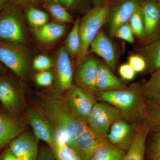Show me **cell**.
I'll return each mask as SVG.
<instances>
[{
	"instance_id": "obj_1",
	"label": "cell",
	"mask_w": 160,
	"mask_h": 160,
	"mask_svg": "<svg viewBox=\"0 0 160 160\" xmlns=\"http://www.w3.org/2000/svg\"><path fill=\"white\" fill-rule=\"evenodd\" d=\"M43 115L53 125L66 144L76 152L87 150L97 141L98 136L87 123L68 109L59 92H48L40 97Z\"/></svg>"
},
{
	"instance_id": "obj_2",
	"label": "cell",
	"mask_w": 160,
	"mask_h": 160,
	"mask_svg": "<svg viewBox=\"0 0 160 160\" xmlns=\"http://www.w3.org/2000/svg\"><path fill=\"white\" fill-rule=\"evenodd\" d=\"M98 101L109 103L117 110L122 119L139 126L145 122L147 99L140 82L129 85L123 90L102 92L96 95Z\"/></svg>"
},
{
	"instance_id": "obj_3",
	"label": "cell",
	"mask_w": 160,
	"mask_h": 160,
	"mask_svg": "<svg viewBox=\"0 0 160 160\" xmlns=\"http://www.w3.org/2000/svg\"><path fill=\"white\" fill-rule=\"evenodd\" d=\"M22 7L9 1L0 12V41L23 45L29 42Z\"/></svg>"
},
{
	"instance_id": "obj_4",
	"label": "cell",
	"mask_w": 160,
	"mask_h": 160,
	"mask_svg": "<svg viewBox=\"0 0 160 160\" xmlns=\"http://www.w3.org/2000/svg\"><path fill=\"white\" fill-rule=\"evenodd\" d=\"M112 4V3L104 6L92 7L80 18V46L76 66L88 55L92 42L104 26Z\"/></svg>"
},
{
	"instance_id": "obj_5",
	"label": "cell",
	"mask_w": 160,
	"mask_h": 160,
	"mask_svg": "<svg viewBox=\"0 0 160 160\" xmlns=\"http://www.w3.org/2000/svg\"><path fill=\"white\" fill-rule=\"evenodd\" d=\"M0 62L18 78L24 80L29 76L33 61L23 44L0 41Z\"/></svg>"
},
{
	"instance_id": "obj_6",
	"label": "cell",
	"mask_w": 160,
	"mask_h": 160,
	"mask_svg": "<svg viewBox=\"0 0 160 160\" xmlns=\"http://www.w3.org/2000/svg\"><path fill=\"white\" fill-rule=\"evenodd\" d=\"M0 104L15 116L21 117L26 109L24 90L21 80L15 75L0 74Z\"/></svg>"
},
{
	"instance_id": "obj_7",
	"label": "cell",
	"mask_w": 160,
	"mask_h": 160,
	"mask_svg": "<svg viewBox=\"0 0 160 160\" xmlns=\"http://www.w3.org/2000/svg\"><path fill=\"white\" fill-rule=\"evenodd\" d=\"M120 118L114 107L106 102L98 101L89 115L87 125L97 136L107 142V135L112 125Z\"/></svg>"
},
{
	"instance_id": "obj_8",
	"label": "cell",
	"mask_w": 160,
	"mask_h": 160,
	"mask_svg": "<svg viewBox=\"0 0 160 160\" xmlns=\"http://www.w3.org/2000/svg\"><path fill=\"white\" fill-rule=\"evenodd\" d=\"M63 96L64 102L76 117L87 124V121L95 104L96 96L77 85H72Z\"/></svg>"
},
{
	"instance_id": "obj_9",
	"label": "cell",
	"mask_w": 160,
	"mask_h": 160,
	"mask_svg": "<svg viewBox=\"0 0 160 160\" xmlns=\"http://www.w3.org/2000/svg\"><path fill=\"white\" fill-rule=\"evenodd\" d=\"M141 0H116L109 8L103 27L113 38L118 28L129 22L133 13L141 8Z\"/></svg>"
},
{
	"instance_id": "obj_10",
	"label": "cell",
	"mask_w": 160,
	"mask_h": 160,
	"mask_svg": "<svg viewBox=\"0 0 160 160\" xmlns=\"http://www.w3.org/2000/svg\"><path fill=\"white\" fill-rule=\"evenodd\" d=\"M100 63L96 58L88 54L76 66L73 75L76 85L95 95L99 93L96 82Z\"/></svg>"
},
{
	"instance_id": "obj_11",
	"label": "cell",
	"mask_w": 160,
	"mask_h": 160,
	"mask_svg": "<svg viewBox=\"0 0 160 160\" xmlns=\"http://www.w3.org/2000/svg\"><path fill=\"white\" fill-rule=\"evenodd\" d=\"M32 127L35 137L51 146L58 132L52 124L41 112L31 107L26 108L23 118Z\"/></svg>"
},
{
	"instance_id": "obj_12",
	"label": "cell",
	"mask_w": 160,
	"mask_h": 160,
	"mask_svg": "<svg viewBox=\"0 0 160 160\" xmlns=\"http://www.w3.org/2000/svg\"><path fill=\"white\" fill-rule=\"evenodd\" d=\"M146 45L160 38V4L156 0H141Z\"/></svg>"
},
{
	"instance_id": "obj_13",
	"label": "cell",
	"mask_w": 160,
	"mask_h": 160,
	"mask_svg": "<svg viewBox=\"0 0 160 160\" xmlns=\"http://www.w3.org/2000/svg\"><path fill=\"white\" fill-rule=\"evenodd\" d=\"M139 126L130 124L122 118L117 120L109 129L107 142L127 152L133 143Z\"/></svg>"
},
{
	"instance_id": "obj_14",
	"label": "cell",
	"mask_w": 160,
	"mask_h": 160,
	"mask_svg": "<svg viewBox=\"0 0 160 160\" xmlns=\"http://www.w3.org/2000/svg\"><path fill=\"white\" fill-rule=\"evenodd\" d=\"M26 125L23 118L10 114L2 107L0 110V152L25 131Z\"/></svg>"
},
{
	"instance_id": "obj_15",
	"label": "cell",
	"mask_w": 160,
	"mask_h": 160,
	"mask_svg": "<svg viewBox=\"0 0 160 160\" xmlns=\"http://www.w3.org/2000/svg\"><path fill=\"white\" fill-rule=\"evenodd\" d=\"M38 140L31 132L24 131L7 146L18 160H36L38 154Z\"/></svg>"
},
{
	"instance_id": "obj_16",
	"label": "cell",
	"mask_w": 160,
	"mask_h": 160,
	"mask_svg": "<svg viewBox=\"0 0 160 160\" xmlns=\"http://www.w3.org/2000/svg\"><path fill=\"white\" fill-rule=\"evenodd\" d=\"M54 66L58 88L61 91H67L72 86L74 74L70 57L65 46L58 50Z\"/></svg>"
},
{
	"instance_id": "obj_17",
	"label": "cell",
	"mask_w": 160,
	"mask_h": 160,
	"mask_svg": "<svg viewBox=\"0 0 160 160\" xmlns=\"http://www.w3.org/2000/svg\"><path fill=\"white\" fill-rule=\"evenodd\" d=\"M91 52L102 58L112 71L116 67L117 54L113 43L102 29L98 32L90 46Z\"/></svg>"
},
{
	"instance_id": "obj_18",
	"label": "cell",
	"mask_w": 160,
	"mask_h": 160,
	"mask_svg": "<svg viewBox=\"0 0 160 160\" xmlns=\"http://www.w3.org/2000/svg\"><path fill=\"white\" fill-rule=\"evenodd\" d=\"M99 93L102 92L123 90L129 88V85L122 79H120L112 73L106 63L100 62L96 82Z\"/></svg>"
},
{
	"instance_id": "obj_19",
	"label": "cell",
	"mask_w": 160,
	"mask_h": 160,
	"mask_svg": "<svg viewBox=\"0 0 160 160\" xmlns=\"http://www.w3.org/2000/svg\"><path fill=\"white\" fill-rule=\"evenodd\" d=\"M149 134V128L146 123L138 127L134 141L124 160H145L146 141Z\"/></svg>"
},
{
	"instance_id": "obj_20",
	"label": "cell",
	"mask_w": 160,
	"mask_h": 160,
	"mask_svg": "<svg viewBox=\"0 0 160 160\" xmlns=\"http://www.w3.org/2000/svg\"><path fill=\"white\" fill-rule=\"evenodd\" d=\"M136 54L139 55L146 61L145 73L151 74L160 68V38L139 48Z\"/></svg>"
},
{
	"instance_id": "obj_21",
	"label": "cell",
	"mask_w": 160,
	"mask_h": 160,
	"mask_svg": "<svg viewBox=\"0 0 160 160\" xmlns=\"http://www.w3.org/2000/svg\"><path fill=\"white\" fill-rule=\"evenodd\" d=\"M67 27L64 24L49 22L35 29L34 35L39 42L42 43L52 42L62 37L66 33Z\"/></svg>"
},
{
	"instance_id": "obj_22",
	"label": "cell",
	"mask_w": 160,
	"mask_h": 160,
	"mask_svg": "<svg viewBox=\"0 0 160 160\" xmlns=\"http://www.w3.org/2000/svg\"><path fill=\"white\" fill-rule=\"evenodd\" d=\"M126 152L106 142L95 150L89 160H124Z\"/></svg>"
},
{
	"instance_id": "obj_23",
	"label": "cell",
	"mask_w": 160,
	"mask_h": 160,
	"mask_svg": "<svg viewBox=\"0 0 160 160\" xmlns=\"http://www.w3.org/2000/svg\"><path fill=\"white\" fill-rule=\"evenodd\" d=\"M145 123L149 134L160 130V97L147 99V112Z\"/></svg>"
},
{
	"instance_id": "obj_24",
	"label": "cell",
	"mask_w": 160,
	"mask_h": 160,
	"mask_svg": "<svg viewBox=\"0 0 160 160\" xmlns=\"http://www.w3.org/2000/svg\"><path fill=\"white\" fill-rule=\"evenodd\" d=\"M42 2L43 8L49 12L52 18L57 23L61 24L74 23L72 16L59 3L51 1Z\"/></svg>"
},
{
	"instance_id": "obj_25",
	"label": "cell",
	"mask_w": 160,
	"mask_h": 160,
	"mask_svg": "<svg viewBox=\"0 0 160 160\" xmlns=\"http://www.w3.org/2000/svg\"><path fill=\"white\" fill-rule=\"evenodd\" d=\"M50 147L57 160H83L58 133Z\"/></svg>"
},
{
	"instance_id": "obj_26",
	"label": "cell",
	"mask_w": 160,
	"mask_h": 160,
	"mask_svg": "<svg viewBox=\"0 0 160 160\" xmlns=\"http://www.w3.org/2000/svg\"><path fill=\"white\" fill-rule=\"evenodd\" d=\"M79 18L75 21L74 25L71 31L68 34L65 42V46L66 51L72 58H77L80 46V39L79 26Z\"/></svg>"
},
{
	"instance_id": "obj_27",
	"label": "cell",
	"mask_w": 160,
	"mask_h": 160,
	"mask_svg": "<svg viewBox=\"0 0 160 160\" xmlns=\"http://www.w3.org/2000/svg\"><path fill=\"white\" fill-rule=\"evenodd\" d=\"M141 84L147 99L158 97L160 94V68L151 73L149 79Z\"/></svg>"
},
{
	"instance_id": "obj_28",
	"label": "cell",
	"mask_w": 160,
	"mask_h": 160,
	"mask_svg": "<svg viewBox=\"0 0 160 160\" xmlns=\"http://www.w3.org/2000/svg\"><path fill=\"white\" fill-rule=\"evenodd\" d=\"M41 2L51 1L60 4L69 13H85L91 9V0H40Z\"/></svg>"
},
{
	"instance_id": "obj_29",
	"label": "cell",
	"mask_w": 160,
	"mask_h": 160,
	"mask_svg": "<svg viewBox=\"0 0 160 160\" xmlns=\"http://www.w3.org/2000/svg\"><path fill=\"white\" fill-rule=\"evenodd\" d=\"M25 15L28 22L34 29L46 25L49 20L47 12L37 9L35 6L26 7Z\"/></svg>"
},
{
	"instance_id": "obj_30",
	"label": "cell",
	"mask_w": 160,
	"mask_h": 160,
	"mask_svg": "<svg viewBox=\"0 0 160 160\" xmlns=\"http://www.w3.org/2000/svg\"><path fill=\"white\" fill-rule=\"evenodd\" d=\"M146 141L145 160H160V130L150 133Z\"/></svg>"
},
{
	"instance_id": "obj_31",
	"label": "cell",
	"mask_w": 160,
	"mask_h": 160,
	"mask_svg": "<svg viewBox=\"0 0 160 160\" xmlns=\"http://www.w3.org/2000/svg\"><path fill=\"white\" fill-rule=\"evenodd\" d=\"M129 22L134 35L144 44L145 40V24L141 7L133 13Z\"/></svg>"
},
{
	"instance_id": "obj_32",
	"label": "cell",
	"mask_w": 160,
	"mask_h": 160,
	"mask_svg": "<svg viewBox=\"0 0 160 160\" xmlns=\"http://www.w3.org/2000/svg\"><path fill=\"white\" fill-rule=\"evenodd\" d=\"M134 35L129 22H127L118 28L115 32L113 38H118L132 44L134 42Z\"/></svg>"
},
{
	"instance_id": "obj_33",
	"label": "cell",
	"mask_w": 160,
	"mask_h": 160,
	"mask_svg": "<svg viewBox=\"0 0 160 160\" xmlns=\"http://www.w3.org/2000/svg\"><path fill=\"white\" fill-rule=\"evenodd\" d=\"M54 66V63L49 57L39 55L36 57L32 62V67L35 70L39 72L49 70Z\"/></svg>"
},
{
	"instance_id": "obj_34",
	"label": "cell",
	"mask_w": 160,
	"mask_h": 160,
	"mask_svg": "<svg viewBox=\"0 0 160 160\" xmlns=\"http://www.w3.org/2000/svg\"><path fill=\"white\" fill-rule=\"evenodd\" d=\"M55 78V72L47 70L40 72L36 75L35 81L38 86L46 87H49L53 84Z\"/></svg>"
},
{
	"instance_id": "obj_35",
	"label": "cell",
	"mask_w": 160,
	"mask_h": 160,
	"mask_svg": "<svg viewBox=\"0 0 160 160\" xmlns=\"http://www.w3.org/2000/svg\"><path fill=\"white\" fill-rule=\"evenodd\" d=\"M128 64L136 72H145L146 68V61L142 56L137 54L132 55L128 59Z\"/></svg>"
},
{
	"instance_id": "obj_36",
	"label": "cell",
	"mask_w": 160,
	"mask_h": 160,
	"mask_svg": "<svg viewBox=\"0 0 160 160\" xmlns=\"http://www.w3.org/2000/svg\"><path fill=\"white\" fill-rule=\"evenodd\" d=\"M36 160H57L51 147L47 146H41L39 150Z\"/></svg>"
},
{
	"instance_id": "obj_37",
	"label": "cell",
	"mask_w": 160,
	"mask_h": 160,
	"mask_svg": "<svg viewBox=\"0 0 160 160\" xmlns=\"http://www.w3.org/2000/svg\"><path fill=\"white\" fill-rule=\"evenodd\" d=\"M119 72L122 79L126 81H131L133 79L136 73L128 63L120 66Z\"/></svg>"
},
{
	"instance_id": "obj_38",
	"label": "cell",
	"mask_w": 160,
	"mask_h": 160,
	"mask_svg": "<svg viewBox=\"0 0 160 160\" xmlns=\"http://www.w3.org/2000/svg\"><path fill=\"white\" fill-rule=\"evenodd\" d=\"M9 1L21 7H27L38 6L40 0H9Z\"/></svg>"
},
{
	"instance_id": "obj_39",
	"label": "cell",
	"mask_w": 160,
	"mask_h": 160,
	"mask_svg": "<svg viewBox=\"0 0 160 160\" xmlns=\"http://www.w3.org/2000/svg\"><path fill=\"white\" fill-rule=\"evenodd\" d=\"M0 160H18L6 147L0 154Z\"/></svg>"
},
{
	"instance_id": "obj_40",
	"label": "cell",
	"mask_w": 160,
	"mask_h": 160,
	"mask_svg": "<svg viewBox=\"0 0 160 160\" xmlns=\"http://www.w3.org/2000/svg\"><path fill=\"white\" fill-rule=\"evenodd\" d=\"M116 0H91L92 7L106 6L114 2Z\"/></svg>"
},
{
	"instance_id": "obj_41",
	"label": "cell",
	"mask_w": 160,
	"mask_h": 160,
	"mask_svg": "<svg viewBox=\"0 0 160 160\" xmlns=\"http://www.w3.org/2000/svg\"><path fill=\"white\" fill-rule=\"evenodd\" d=\"M7 72V68L0 62V74L6 73Z\"/></svg>"
},
{
	"instance_id": "obj_42",
	"label": "cell",
	"mask_w": 160,
	"mask_h": 160,
	"mask_svg": "<svg viewBox=\"0 0 160 160\" xmlns=\"http://www.w3.org/2000/svg\"><path fill=\"white\" fill-rule=\"evenodd\" d=\"M9 1V0H0V12Z\"/></svg>"
},
{
	"instance_id": "obj_43",
	"label": "cell",
	"mask_w": 160,
	"mask_h": 160,
	"mask_svg": "<svg viewBox=\"0 0 160 160\" xmlns=\"http://www.w3.org/2000/svg\"><path fill=\"white\" fill-rule=\"evenodd\" d=\"M160 4V0H156Z\"/></svg>"
},
{
	"instance_id": "obj_44",
	"label": "cell",
	"mask_w": 160,
	"mask_h": 160,
	"mask_svg": "<svg viewBox=\"0 0 160 160\" xmlns=\"http://www.w3.org/2000/svg\"><path fill=\"white\" fill-rule=\"evenodd\" d=\"M2 106H1V104H0V110H1V109H2Z\"/></svg>"
},
{
	"instance_id": "obj_45",
	"label": "cell",
	"mask_w": 160,
	"mask_h": 160,
	"mask_svg": "<svg viewBox=\"0 0 160 160\" xmlns=\"http://www.w3.org/2000/svg\"><path fill=\"white\" fill-rule=\"evenodd\" d=\"M158 97H160V94H159V96Z\"/></svg>"
},
{
	"instance_id": "obj_46",
	"label": "cell",
	"mask_w": 160,
	"mask_h": 160,
	"mask_svg": "<svg viewBox=\"0 0 160 160\" xmlns=\"http://www.w3.org/2000/svg\"></svg>"
}]
</instances>
